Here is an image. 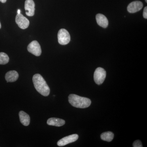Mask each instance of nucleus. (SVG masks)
<instances>
[{
  "label": "nucleus",
  "instance_id": "f257e3e1",
  "mask_svg": "<svg viewBox=\"0 0 147 147\" xmlns=\"http://www.w3.org/2000/svg\"><path fill=\"white\" fill-rule=\"evenodd\" d=\"M33 82L37 91L43 96H48L50 94V88L45 79L40 74H36L33 76Z\"/></svg>",
  "mask_w": 147,
  "mask_h": 147
},
{
  "label": "nucleus",
  "instance_id": "f03ea898",
  "mask_svg": "<svg viewBox=\"0 0 147 147\" xmlns=\"http://www.w3.org/2000/svg\"><path fill=\"white\" fill-rule=\"evenodd\" d=\"M68 100L72 106L77 108H87L91 104V101L89 98L74 94L69 95Z\"/></svg>",
  "mask_w": 147,
  "mask_h": 147
},
{
  "label": "nucleus",
  "instance_id": "7ed1b4c3",
  "mask_svg": "<svg viewBox=\"0 0 147 147\" xmlns=\"http://www.w3.org/2000/svg\"><path fill=\"white\" fill-rule=\"evenodd\" d=\"M58 42L61 45H67L70 42V34L65 29H61L58 32Z\"/></svg>",
  "mask_w": 147,
  "mask_h": 147
},
{
  "label": "nucleus",
  "instance_id": "20e7f679",
  "mask_svg": "<svg viewBox=\"0 0 147 147\" xmlns=\"http://www.w3.org/2000/svg\"><path fill=\"white\" fill-rule=\"evenodd\" d=\"M106 76V72L104 69L98 67L96 69L94 75V79L96 84L101 85L104 82Z\"/></svg>",
  "mask_w": 147,
  "mask_h": 147
},
{
  "label": "nucleus",
  "instance_id": "39448f33",
  "mask_svg": "<svg viewBox=\"0 0 147 147\" xmlns=\"http://www.w3.org/2000/svg\"><path fill=\"white\" fill-rule=\"evenodd\" d=\"M28 50L30 53L37 57L40 56L42 52L40 45L36 40H34L29 44Z\"/></svg>",
  "mask_w": 147,
  "mask_h": 147
},
{
  "label": "nucleus",
  "instance_id": "423d86ee",
  "mask_svg": "<svg viewBox=\"0 0 147 147\" xmlns=\"http://www.w3.org/2000/svg\"><path fill=\"white\" fill-rule=\"evenodd\" d=\"M79 138V136L77 134H73L64 137L59 140L57 142L59 146H63L70 143H73L77 141Z\"/></svg>",
  "mask_w": 147,
  "mask_h": 147
},
{
  "label": "nucleus",
  "instance_id": "0eeeda50",
  "mask_svg": "<svg viewBox=\"0 0 147 147\" xmlns=\"http://www.w3.org/2000/svg\"><path fill=\"white\" fill-rule=\"evenodd\" d=\"M16 22L18 27L22 29H26L28 27L30 21L28 19L21 13L17 14L16 17Z\"/></svg>",
  "mask_w": 147,
  "mask_h": 147
},
{
  "label": "nucleus",
  "instance_id": "6e6552de",
  "mask_svg": "<svg viewBox=\"0 0 147 147\" xmlns=\"http://www.w3.org/2000/svg\"><path fill=\"white\" fill-rule=\"evenodd\" d=\"M143 7V4L140 1H134L129 4L127 9L129 12L134 13L141 10Z\"/></svg>",
  "mask_w": 147,
  "mask_h": 147
},
{
  "label": "nucleus",
  "instance_id": "1a4fd4ad",
  "mask_svg": "<svg viewBox=\"0 0 147 147\" xmlns=\"http://www.w3.org/2000/svg\"><path fill=\"white\" fill-rule=\"evenodd\" d=\"M25 9L27 16H32L34 15L35 3L33 0H26Z\"/></svg>",
  "mask_w": 147,
  "mask_h": 147
},
{
  "label": "nucleus",
  "instance_id": "9d476101",
  "mask_svg": "<svg viewBox=\"0 0 147 147\" xmlns=\"http://www.w3.org/2000/svg\"><path fill=\"white\" fill-rule=\"evenodd\" d=\"M96 22L100 27L106 28L108 26V21L106 16L101 13H98L96 15Z\"/></svg>",
  "mask_w": 147,
  "mask_h": 147
},
{
  "label": "nucleus",
  "instance_id": "9b49d317",
  "mask_svg": "<svg viewBox=\"0 0 147 147\" xmlns=\"http://www.w3.org/2000/svg\"><path fill=\"white\" fill-rule=\"evenodd\" d=\"M47 124L48 125L57 127L63 126L65 124V121L62 119L57 118H51L47 121Z\"/></svg>",
  "mask_w": 147,
  "mask_h": 147
},
{
  "label": "nucleus",
  "instance_id": "f8f14e48",
  "mask_svg": "<svg viewBox=\"0 0 147 147\" xmlns=\"http://www.w3.org/2000/svg\"><path fill=\"white\" fill-rule=\"evenodd\" d=\"M18 74L15 70L9 71L6 74L5 79L7 82H16L18 79Z\"/></svg>",
  "mask_w": 147,
  "mask_h": 147
},
{
  "label": "nucleus",
  "instance_id": "ddd939ff",
  "mask_svg": "<svg viewBox=\"0 0 147 147\" xmlns=\"http://www.w3.org/2000/svg\"><path fill=\"white\" fill-rule=\"evenodd\" d=\"M19 118L21 123L24 126H28L30 123V116L24 111H21L19 113Z\"/></svg>",
  "mask_w": 147,
  "mask_h": 147
},
{
  "label": "nucleus",
  "instance_id": "4468645a",
  "mask_svg": "<svg viewBox=\"0 0 147 147\" xmlns=\"http://www.w3.org/2000/svg\"><path fill=\"white\" fill-rule=\"evenodd\" d=\"M114 137V134L111 131L103 132L100 135V138L102 140L108 142H111L113 140Z\"/></svg>",
  "mask_w": 147,
  "mask_h": 147
},
{
  "label": "nucleus",
  "instance_id": "2eb2a0df",
  "mask_svg": "<svg viewBox=\"0 0 147 147\" xmlns=\"http://www.w3.org/2000/svg\"><path fill=\"white\" fill-rule=\"evenodd\" d=\"M9 61V57L5 53H0V65H5Z\"/></svg>",
  "mask_w": 147,
  "mask_h": 147
},
{
  "label": "nucleus",
  "instance_id": "dca6fc26",
  "mask_svg": "<svg viewBox=\"0 0 147 147\" xmlns=\"http://www.w3.org/2000/svg\"><path fill=\"white\" fill-rule=\"evenodd\" d=\"M133 147H142V143L141 141L139 140H136L134 142L133 144Z\"/></svg>",
  "mask_w": 147,
  "mask_h": 147
},
{
  "label": "nucleus",
  "instance_id": "f3484780",
  "mask_svg": "<svg viewBox=\"0 0 147 147\" xmlns=\"http://www.w3.org/2000/svg\"><path fill=\"white\" fill-rule=\"evenodd\" d=\"M143 16L144 18L147 19V7H146L144 9V12H143Z\"/></svg>",
  "mask_w": 147,
  "mask_h": 147
},
{
  "label": "nucleus",
  "instance_id": "a211bd4d",
  "mask_svg": "<svg viewBox=\"0 0 147 147\" xmlns=\"http://www.w3.org/2000/svg\"><path fill=\"white\" fill-rule=\"evenodd\" d=\"M7 0H0V1L2 3H5L6 2Z\"/></svg>",
  "mask_w": 147,
  "mask_h": 147
},
{
  "label": "nucleus",
  "instance_id": "6ab92c4d",
  "mask_svg": "<svg viewBox=\"0 0 147 147\" xmlns=\"http://www.w3.org/2000/svg\"><path fill=\"white\" fill-rule=\"evenodd\" d=\"M21 10H20L19 9H18V10H17V13H18V14L21 13Z\"/></svg>",
  "mask_w": 147,
  "mask_h": 147
},
{
  "label": "nucleus",
  "instance_id": "aec40b11",
  "mask_svg": "<svg viewBox=\"0 0 147 147\" xmlns=\"http://www.w3.org/2000/svg\"><path fill=\"white\" fill-rule=\"evenodd\" d=\"M1 28V23H0V29Z\"/></svg>",
  "mask_w": 147,
  "mask_h": 147
},
{
  "label": "nucleus",
  "instance_id": "412c9836",
  "mask_svg": "<svg viewBox=\"0 0 147 147\" xmlns=\"http://www.w3.org/2000/svg\"><path fill=\"white\" fill-rule=\"evenodd\" d=\"M145 1H146V2H147V0H145Z\"/></svg>",
  "mask_w": 147,
  "mask_h": 147
}]
</instances>
